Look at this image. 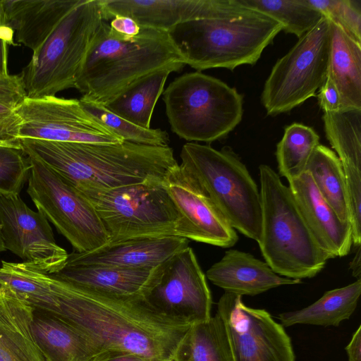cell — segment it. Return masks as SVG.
Segmentation results:
<instances>
[{"label": "cell", "instance_id": "obj_42", "mask_svg": "<svg viewBox=\"0 0 361 361\" xmlns=\"http://www.w3.org/2000/svg\"><path fill=\"white\" fill-rule=\"evenodd\" d=\"M92 361H149L145 358L126 352L105 350L99 353Z\"/></svg>", "mask_w": 361, "mask_h": 361}, {"label": "cell", "instance_id": "obj_11", "mask_svg": "<svg viewBox=\"0 0 361 361\" xmlns=\"http://www.w3.org/2000/svg\"><path fill=\"white\" fill-rule=\"evenodd\" d=\"M329 48L330 24L324 18L273 66L261 97L268 115L289 111L315 96L327 78Z\"/></svg>", "mask_w": 361, "mask_h": 361}, {"label": "cell", "instance_id": "obj_25", "mask_svg": "<svg viewBox=\"0 0 361 361\" xmlns=\"http://www.w3.org/2000/svg\"><path fill=\"white\" fill-rule=\"evenodd\" d=\"M329 21L328 75L341 98L342 110L361 109V44Z\"/></svg>", "mask_w": 361, "mask_h": 361}, {"label": "cell", "instance_id": "obj_34", "mask_svg": "<svg viewBox=\"0 0 361 361\" xmlns=\"http://www.w3.org/2000/svg\"><path fill=\"white\" fill-rule=\"evenodd\" d=\"M361 44V6L357 0H305Z\"/></svg>", "mask_w": 361, "mask_h": 361}, {"label": "cell", "instance_id": "obj_22", "mask_svg": "<svg viewBox=\"0 0 361 361\" xmlns=\"http://www.w3.org/2000/svg\"><path fill=\"white\" fill-rule=\"evenodd\" d=\"M31 330L46 361H92L102 353L81 331L45 310L32 307Z\"/></svg>", "mask_w": 361, "mask_h": 361}, {"label": "cell", "instance_id": "obj_16", "mask_svg": "<svg viewBox=\"0 0 361 361\" xmlns=\"http://www.w3.org/2000/svg\"><path fill=\"white\" fill-rule=\"evenodd\" d=\"M0 234L6 250L49 274L66 264L68 253L55 241L49 221L19 194L0 195Z\"/></svg>", "mask_w": 361, "mask_h": 361}, {"label": "cell", "instance_id": "obj_4", "mask_svg": "<svg viewBox=\"0 0 361 361\" xmlns=\"http://www.w3.org/2000/svg\"><path fill=\"white\" fill-rule=\"evenodd\" d=\"M259 171L262 227L257 243L265 262L283 277L315 276L329 257L312 236L290 188L268 165H260Z\"/></svg>", "mask_w": 361, "mask_h": 361}, {"label": "cell", "instance_id": "obj_2", "mask_svg": "<svg viewBox=\"0 0 361 361\" xmlns=\"http://www.w3.org/2000/svg\"><path fill=\"white\" fill-rule=\"evenodd\" d=\"M21 149L51 167L79 190H106L163 181L178 162L169 146L123 141L62 142L19 139Z\"/></svg>", "mask_w": 361, "mask_h": 361}, {"label": "cell", "instance_id": "obj_5", "mask_svg": "<svg viewBox=\"0 0 361 361\" xmlns=\"http://www.w3.org/2000/svg\"><path fill=\"white\" fill-rule=\"evenodd\" d=\"M282 30L277 21L255 12L237 18L186 21L168 32L185 64L200 72L255 64Z\"/></svg>", "mask_w": 361, "mask_h": 361}, {"label": "cell", "instance_id": "obj_47", "mask_svg": "<svg viewBox=\"0 0 361 361\" xmlns=\"http://www.w3.org/2000/svg\"><path fill=\"white\" fill-rule=\"evenodd\" d=\"M4 283L0 280V291L4 288Z\"/></svg>", "mask_w": 361, "mask_h": 361}, {"label": "cell", "instance_id": "obj_33", "mask_svg": "<svg viewBox=\"0 0 361 361\" xmlns=\"http://www.w3.org/2000/svg\"><path fill=\"white\" fill-rule=\"evenodd\" d=\"M82 108L123 141L152 145L169 146L166 131L139 126L109 110L105 106L80 99Z\"/></svg>", "mask_w": 361, "mask_h": 361}, {"label": "cell", "instance_id": "obj_17", "mask_svg": "<svg viewBox=\"0 0 361 361\" xmlns=\"http://www.w3.org/2000/svg\"><path fill=\"white\" fill-rule=\"evenodd\" d=\"M106 21L116 16L133 19L142 28L169 32L182 23L236 18L252 13L238 0H100Z\"/></svg>", "mask_w": 361, "mask_h": 361}, {"label": "cell", "instance_id": "obj_37", "mask_svg": "<svg viewBox=\"0 0 361 361\" xmlns=\"http://www.w3.org/2000/svg\"><path fill=\"white\" fill-rule=\"evenodd\" d=\"M27 98L20 75H0V101L15 109Z\"/></svg>", "mask_w": 361, "mask_h": 361}, {"label": "cell", "instance_id": "obj_32", "mask_svg": "<svg viewBox=\"0 0 361 361\" xmlns=\"http://www.w3.org/2000/svg\"><path fill=\"white\" fill-rule=\"evenodd\" d=\"M240 4L277 21L285 32L299 39L324 17L305 0H238Z\"/></svg>", "mask_w": 361, "mask_h": 361}, {"label": "cell", "instance_id": "obj_30", "mask_svg": "<svg viewBox=\"0 0 361 361\" xmlns=\"http://www.w3.org/2000/svg\"><path fill=\"white\" fill-rule=\"evenodd\" d=\"M326 137L343 167L361 170V109L324 113Z\"/></svg>", "mask_w": 361, "mask_h": 361}, {"label": "cell", "instance_id": "obj_6", "mask_svg": "<svg viewBox=\"0 0 361 361\" xmlns=\"http://www.w3.org/2000/svg\"><path fill=\"white\" fill-rule=\"evenodd\" d=\"M104 20L100 0H80L33 52L20 74L27 97H54L75 88L92 41Z\"/></svg>", "mask_w": 361, "mask_h": 361}, {"label": "cell", "instance_id": "obj_28", "mask_svg": "<svg viewBox=\"0 0 361 361\" xmlns=\"http://www.w3.org/2000/svg\"><path fill=\"white\" fill-rule=\"evenodd\" d=\"M175 361H234L224 323L217 313L191 326Z\"/></svg>", "mask_w": 361, "mask_h": 361}, {"label": "cell", "instance_id": "obj_14", "mask_svg": "<svg viewBox=\"0 0 361 361\" xmlns=\"http://www.w3.org/2000/svg\"><path fill=\"white\" fill-rule=\"evenodd\" d=\"M145 299L159 313L191 325L212 317L211 292L191 247L176 253L159 267Z\"/></svg>", "mask_w": 361, "mask_h": 361}, {"label": "cell", "instance_id": "obj_20", "mask_svg": "<svg viewBox=\"0 0 361 361\" xmlns=\"http://www.w3.org/2000/svg\"><path fill=\"white\" fill-rule=\"evenodd\" d=\"M207 279L225 292L254 296L271 288L302 283L281 276L269 265L252 255L238 250L226 251L206 273Z\"/></svg>", "mask_w": 361, "mask_h": 361}, {"label": "cell", "instance_id": "obj_43", "mask_svg": "<svg viewBox=\"0 0 361 361\" xmlns=\"http://www.w3.org/2000/svg\"><path fill=\"white\" fill-rule=\"evenodd\" d=\"M345 350L348 361H361V326H359L352 336Z\"/></svg>", "mask_w": 361, "mask_h": 361}, {"label": "cell", "instance_id": "obj_45", "mask_svg": "<svg viewBox=\"0 0 361 361\" xmlns=\"http://www.w3.org/2000/svg\"><path fill=\"white\" fill-rule=\"evenodd\" d=\"M15 108L0 101V116H8L14 113Z\"/></svg>", "mask_w": 361, "mask_h": 361}, {"label": "cell", "instance_id": "obj_8", "mask_svg": "<svg viewBox=\"0 0 361 361\" xmlns=\"http://www.w3.org/2000/svg\"><path fill=\"white\" fill-rule=\"evenodd\" d=\"M171 130L188 141L211 142L243 117V97L221 80L197 71L172 81L163 92Z\"/></svg>", "mask_w": 361, "mask_h": 361}, {"label": "cell", "instance_id": "obj_15", "mask_svg": "<svg viewBox=\"0 0 361 361\" xmlns=\"http://www.w3.org/2000/svg\"><path fill=\"white\" fill-rule=\"evenodd\" d=\"M163 183L178 214L176 236L221 247L237 243L235 230L188 170L177 164Z\"/></svg>", "mask_w": 361, "mask_h": 361}, {"label": "cell", "instance_id": "obj_40", "mask_svg": "<svg viewBox=\"0 0 361 361\" xmlns=\"http://www.w3.org/2000/svg\"><path fill=\"white\" fill-rule=\"evenodd\" d=\"M20 120L14 112L8 116H0V142L20 147L18 132Z\"/></svg>", "mask_w": 361, "mask_h": 361}, {"label": "cell", "instance_id": "obj_19", "mask_svg": "<svg viewBox=\"0 0 361 361\" xmlns=\"http://www.w3.org/2000/svg\"><path fill=\"white\" fill-rule=\"evenodd\" d=\"M296 204L312 236L330 259L347 255L353 246L349 222L341 221L305 171L288 183Z\"/></svg>", "mask_w": 361, "mask_h": 361}, {"label": "cell", "instance_id": "obj_18", "mask_svg": "<svg viewBox=\"0 0 361 361\" xmlns=\"http://www.w3.org/2000/svg\"><path fill=\"white\" fill-rule=\"evenodd\" d=\"M178 236L141 237L108 242L93 250L68 255L65 264L155 269L188 246Z\"/></svg>", "mask_w": 361, "mask_h": 361}, {"label": "cell", "instance_id": "obj_13", "mask_svg": "<svg viewBox=\"0 0 361 361\" xmlns=\"http://www.w3.org/2000/svg\"><path fill=\"white\" fill-rule=\"evenodd\" d=\"M234 361H295L290 336L265 310L246 306L225 292L217 303Z\"/></svg>", "mask_w": 361, "mask_h": 361}, {"label": "cell", "instance_id": "obj_23", "mask_svg": "<svg viewBox=\"0 0 361 361\" xmlns=\"http://www.w3.org/2000/svg\"><path fill=\"white\" fill-rule=\"evenodd\" d=\"M80 0H3L6 21L16 40L37 50Z\"/></svg>", "mask_w": 361, "mask_h": 361}, {"label": "cell", "instance_id": "obj_24", "mask_svg": "<svg viewBox=\"0 0 361 361\" xmlns=\"http://www.w3.org/2000/svg\"><path fill=\"white\" fill-rule=\"evenodd\" d=\"M32 307L4 283L0 291V361H46L31 330Z\"/></svg>", "mask_w": 361, "mask_h": 361}, {"label": "cell", "instance_id": "obj_35", "mask_svg": "<svg viewBox=\"0 0 361 361\" xmlns=\"http://www.w3.org/2000/svg\"><path fill=\"white\" fill-rule=\"evenodd\" d=\"M30 169L29 157L21 147L0 145V195L19 194Z\"/></svg>", "mask_w": 361, "mask_h": 361}, {"label": "cell", "instance_id": "obj_7", "mask_svg": "<svg viewBox=\"0 0 361 361\" xmlns=\"http://www.w3.org/2000/svg\"><path fill=\"white\" fill-rule=\"evenodd\" d=\"M180 165L204 190L235 230L259 241L262 227L259 190L245 165L231 150L190 142L181 149Z\"/></svg>", "mask_w": 361, "mask_h": 361}, {"label": "cell", "instance_id": "obj_29", "mask_svg": "<svg viewBox=\"0 0 361 361\" xmlns=\"http://www.w3.org/2000/svg\"><path fill=\"white\" fill-rule=\"evenodd\" d=\"M305 171L309 173L318 191L339 219L349 222L345 175L336 153L319 144L311 157Z\"/></svg>", "mask_w": 361, "mask_h": 361}, {"label": "cell", "instance_id": "obj_38", "mask_svg": "<svg viewBox=\"0 0 361 361\" xmlns=\"http://www.w3.org/2000/svg\"><path fill=\"white\" fill-rule=\"evenodd\" d=\"M14 31L8 25L3 4L0 0V75H7L8 72V46L15 45Z\"/></svg>", "mask_w": 361, "mask_h": 361}, {"label": "cell", "instance_id": "obj_36", "mask_svg": "<svg viewBox=\"0 0 361 361\" xmlns=\"http://www.w3.org/2000/svg\"><path fill=\"white\" fill-rule=\"evenodd\" d=\"M347 194L348 221L352 229L353 245H361V170L343 167Z\"/></svg>", "mask_w": 361, "mask_h": 361}, {"label": "cell", "instance_id": "obj_46", "mask_svg": "<svg viewBox=\"0 0 361 361\" xmlns=\"http://www.w3.org/2000/svg\"><path fill=\"white\" fill-rule=\"evenodd\" d=\"M5 250H6V248L4 247V245L3 240L1 237V234H0V252H4Z\"/></svg>", "mask_w": 361, "mask_h": 361}, {"label": "cell", "instance_id": "obj_31", "mask_svg": "<svg viewBox=\"0 0 361 361\" xmlns=\"http://www.w3.org/2000/svg\"><path fill=\"white\" fill-rule=\"evenodd\" d=\"M319 145V137L312 128L298 123L287 126L276 146L280 175L288 183L300 177Z\"/></svg>", "mask_w": 361, "mask_h": 361}, {"label": "cell", "instance_id": "obj_44", "mask_svg": "<svg viewBox=\"0 0 361 361\" xmlns=\"http://www.w3.org/2000/svg\"><path fill=\"white\" fill-rule=\"evenodd\" d=\"M360 247H355L356 251L353 258L350 263V269L352 271L353 276L360 279L361 274V264H360Z\"/></svg>", "mask_w": 361, "mask_h": 361}, {"label": "cell", "instance_id": "obj_26", "mask_svg": "<svg viewBox=\"0 0 361 361\" xmlns=\"http://www.w3.org/2000/svg\"><path fill=\"white\" fill-rule=\"evenodd\" d=\"M361 294V279L345 286L328 290L317 301L301 310L279 315L283 326L310 324L338 326L355 312Z\"/></svg>", "mask_w": 361, "mask_h": 361}, {"label": "cell", "instance_id": "obj_3", "mask_svg": "<svg viewBox=\"0 0 361 361\" xmlns=\"http://www.w3.org/2000/svg\"><path fill=\"white\" fill-rule=\"evenodd\" d=\"M185 64L166 31L142 28L124 38L104 20L88 49L75 88L81 99L106 106L146 76L159 71H178Z\"/></svg>", "mask_w": 361, "mask_h": 361}, {"label": "cell", "instance_id": "obj_39", "mask_svg": "<svg viewBox=\"0 0 361 361\" xmlns=\"http://www.w3.org/2000/svg\"><path fill=\"white\" fill-rule=\"evenodd\" d=\"M317 97L324 113L338 112L342 110L340 93L332 78L328 74L324 83L319 90Z\"/></svg>", "mask_w": 361, "mask_h": 361}, {"label": "cell", "instance_id": "obj_41", "mask_svg": "<svg viewBox=\"0 0 361 361\" xmlns=\"http://www.w3.org/2000/svg\"><path fill=\"white\" fill-rule=\"evenodd\" d=\"M109 24L113 32L124 38L134 37L141 30L140 26L133 19L123 16L114 17Z\"/></svg>", "mask_w": 361, "mask_h": 361}, {"label": "cell", "instance_id": "obj_1", "mask_svg": "<svg viewBox=\"0 0 361 361\" xmlns=\"http://www.w3.org/2000/svg\"><path fill=\"white\" fill-rule=\"evenodd\" d=\"M22 298L81 331L102 352L123 351L149 361H175L192 326L159 313L145 299L107 295L41 271L29 276Z\"/></svg>", "mask_w": 361, "mask_h": 361}, {"label": "cell", "instance_id": "obj_27", "mask_svg": "<svg viewBox=\"0 0 361 361\" xmlns=\"http://www.w3.org/2000/svg\"><path fill=\"white\" fill-rule=\"evenodd\" d=\"M172 72L171 69H164L146 76L105 106L139 126L149 128L154 106Z\"/></svg>", "mask_w": 361, "mask_h": 361}, {"label": "cell", "instance_id": "obj_21", "mask_svg": "<svg viewBox=\"0 0 361 361\" xmlns=\"http://www.w3.org/2000/svg\"><path fill=\"white\" fill-rule=\"evenodd\" d=\"M159 267L155 269H135L99 265L65 264L59 271L50 275L70 284L107 295L145 299L155 284Z\"/></svg>", "mask_w": 361, "mask_h": 361}, {"label": "cell", "instance_id": "obj_48", "mask_svg": "<svg viewBox=\"0 0 361 361\" xmlns=\"http://www.w3.org/2000/svg\"><path fill=\"white\" fill-rule=\"evenodd\" d=\"M0 145H8V144H6V143H4V142H0ZM11 146H13V145H11ZM14 147H16V146H14Z\"/></svg>", "mask_w": 361, "mask_h": 361}, {"label": "cell", "instance_id": "obj_10", "mask_svg": "<svg viewBox=\"0 0 361 361\" xmlns=\"http://www.w3.org/2000/svg\"><path fill=\"white\" fill-rule=\"evenodd\" d=\"M27 156L31 164L27 192L38 212L75 252H89L107 243L102 221L85 195L41 160Z\"/></svg>", "mask_w": 361, "mask_h": 361}, {"label": "cell", "instance_id": "obj_12", "mask_svg": "<svg viewBox=\"0 0 361 361\" xmlns=\"http://www.w3.org/2000/svg\"><path fill=\"white\" fill-rule=\"evenodd\" d=\"M14 112L20 120L18 140L84 143L123 142L89 114L79 99L56 96L27 97Z\"/></svg>", "mask_w": 361, "mask_h": 361}, {"label": "cell", "instance_id": "obj_9", "mask_svg": "<svg viewBox=\"0 0 361 361\" xmlns=\"http://www.w3.org/2000/svg\"><path fill=\"white\" fill-rule=\"evenodd\" d=\"M163 181L81 192L97 212L109 242L176 236L178 214Z\"/></svg>", "mask_w": 361, "mask_h": 361}]
</instances>
